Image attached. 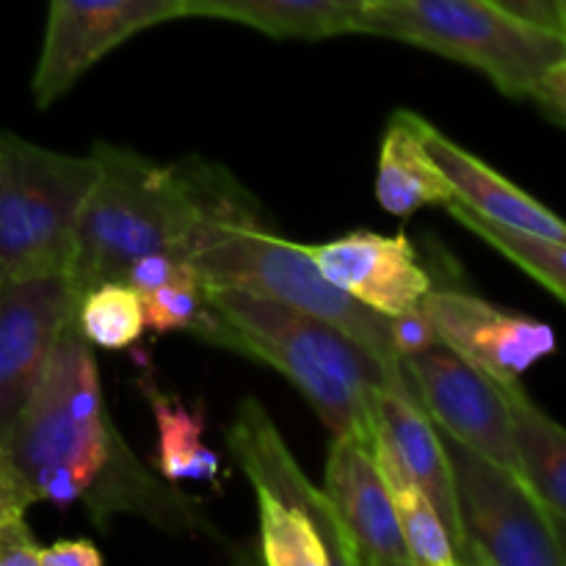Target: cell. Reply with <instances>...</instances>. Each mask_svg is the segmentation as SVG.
Returning <instances> with one entry per match:
<instances>
[{
  "label": "cell",
  "instance_id": "cell-29",
  "mask_svg": "<svg viewBox=\"0 0 566 566\" xmlns=\"http://www.w3.org/2000/svg\"><path fill=\"white\" fill-rule=\"evenodd\" d=\"M33 503H36V495H33L31 484L20 473L9 451L0 446V525L25 520V512Z\"/></svg>",
  "mask_w": 566,
  "mask_h": 566
},
{
  "label": "cell",
  "instance_id": "cell-2",
  "mask_svg": "<svg viewBox=\"0 0 566 566\" xmlns=\"http://www.w3.org/2000/svg\"><path fill=\"white\" fill-rule=\"evenodd\" d=\"M208 298L221 318L219 348L280 370L332 434L374 446L379 392L403 370L387 368L348 332L258 293L208 285Z\"/></svg>",
  "mask_w": 566,
  "mask_h": 566
},
{
  "label": "cell",
  "instance_id": "cell-36",
  "mask_svg": "<svg viewBox=\"0 0 566 566\" xmlns=\"http://www.w3.org/2000/svg\"><path fill=\"white\" fill-rule=\"evenodd\" d=\"M562 70H564V72H566V59H564V61H562Z\"/></svg>",
  "mask_w": 566,
  "mask_h": 566
},
{
  "label": "cell",
  "instance_id": "cell-1",
  "mask_svg": "<svg viewBox=\"0 0 566 566\" xmlns=\"http://www.w3.org/2000/svg\"><path fill=\"white\" fill-rule=\"evenodd\" d=\"M97 177L83 202L72 252V293L122 280L133 260L153 252L188 258L199 224L227 171L188 158L158 164L133 149L97 144L92 149Z\"/></svg>",
  "mask_w": 566,
  "mask_h": 566
},
{
  "label": "cell",
  "instance_id": "cell-3",
  "mask_svg": "<svg viewBox=\"0 0 566 566\" xmlns=\"http://www.w3.org/2000/svg\"><path fill=\"white\" fill-rule=\"evenodd\" d=\"M188 260L208 285L241 287L326 321L363 343L390 370H403L390 340V318L332 285L304 243L271 232L258 202L232 175L210 202Z\"/></svg>",
  "mask_w": 566,
  "mask_h": 566
},
{
  "label": "cell",
  "instance_id": "cell-28",
  "mask_svg": "<svg viewBox=\"0 0 566 566\" xmlns=\"http://www.w3.org/2000/svg\"><path fill=\"white\" fill-rule=\"evenodd\" d=\"M390 340L401 363L409 357H418V354H426L429 348L442 343L423 304L407 310V313L390 315Z\"/></svg>",
  "mask_w": 566,
  "mask_h": 566
},
{
  "label": "cell",
  "instance_id": "cell-11",
  "mask_svg": "<svg viewBox=\"0 0 566 566\" xmlns=\"http://www.w3.org/2000/svg\"><path fill=\"white\" fill-rule=\"evenodd\" d=\"M420 304L440 340L495 381H520L558 348L551 324L509 313L468 291L431 287Z\"/></svg>",
  "mask_w": 566,
  "mask_h": 566
},
{
  "label": "cell",
  "instance_id": "cell-8",
  "mask_svg": "<svg viewBox=\"0 0 566 566\" xmlns=\"http://www.w3.org/2000/svg\"><path fill=\"white\" fill-rule=\"evenodd\" d=\"M401 365L409 387L442 434L523 475L501 381L464 363L446 343Z\"/></svg>",
  "mask_w": 566,
  "mask_h": 566
},
{
  "label": "cell",
  "instance_id": "cell-25",
  "mask_svg": "<svg viewBox=\"0 0 566 566\" xmlns=\"http://www.w3.org/2000/svg\"><path fill=\"white\" fill-rule=\"evenodd\" d=\"M144 307V324L158 335L188 332L199 340L219 346L221 318L208 298V282H175L138 293Z\"/></svg>",
  "mask_w": 566,
  "mask_h": 566
},
{
  "label": "cell",
  "instance_id": "cell-21",
  "mask_svg": "<svg viewBox=\"0 0 566 566\" xmlns=\"http://www.w3.org/2000/svg\"><path fill=\"white\" fill-rule=\"evenodd\" d=\"M374 459L379 464V473L385 479L387 492H390L392 509H396L398 525H401L403 542H407V551L412 556V564L418 566H457L459 556L457 547H453L451 534L442 525L440 514L431 506L429 495L423 492V486L415 481V475L409 473L407 464L401 462V457L396 453V448L390 446V440L385 437V431L376 423V437H374Z\"/></svg>",
  "mask_w": 566,
  "mask_h": 566
},
{
  "label": "cell",
  "instance_id": "cell-23",
  "mask_svg": "<svg viewBox=\"0 0 566 566\" xmlns=\"http://www.w3.org/2000/svg\"><path fill=\"white\" fill-rule=\"evenodd\" d=\"M446 208L459 224H464L470 232H475L481 241L490 243L492 249H497L503 258L512 260L517 269H523L525 274L534 276L542 287H547L553 296H558L566 304V241L528 235V232L495 224V221L484 219V216H479L475 210L464 208L457 199H451Z\"/></svg>",
  "mask_w": 566,
  "mask_h": 566
},
{
  "label": "cell",
  "instance_id": "cell-7",
  "mask_svg": "<svg viewBox=\"0 0 566 566\" xmlns=\"http://www.w3.org/2000/svg\"><path fill=\"white\" fill-rule=\"evenodd\" d=\"M446 437L462 523V564L566 566L551 509L528 481L484 453Z\"/></svg>",
  "mask_w": 566,
  "mask_h": 566
},
{
  "label": "cell",
  "instance_id": "cell-24",
  "mask_svg": "<svg viewBox=\"0 0 566 566\" xmlns=\"http://www.w3.org/2000/svg\"><path fill=\"white\" fill-rule=\"evenodd\" d=\"M75 321L88 346L105 348V352L130 348L133 343H138L142 332L147 329L142 296L122 280L88 287L77 298Z\"/></svg>",
  "mask_w": 566,
  "mask_h": 566
},
{
  "label": "cell",
  "instance_id": "cell-34",
  "mask_svg": "<svg viewBox=\"0 0 566 566\" xmlns=\"http://www.w3.org/2000/svg\"><path fill=\"white\" fill-rule=\"evenodd\" d=\"M558 11H562V22H564V36H566V0H556Z\"/></svg>",
  "mask_w": 566,
  "mask_h": 566
},
{
  "label": "cell",
  "instance_id": "cell-10",
  "mask_svg": "<svg viewBox=\"0 0 566 566\" xmlns=\"http://www.w3.org/2000/svg\"><path fill=\"white\" fill-rule=\"evenodd\" d=\"M77 298L66 276L6 280L0 287V446L31 401Z\"/></svg>",
  "mask_w": 566,
  "mask_h": 566
},
{
  "label": "cell",
  "instance_id": "cell-5",
  "mask_svg": "<svg viewBox=\"0 0 566 566\" xmlns=\"http://www.w3.org/2000/svg\"><path fill=\"white\" fill-rule=\"evenodd\" d=\"M357 33L396 39L484 72L509 97H531L566 59V36L490 0H368Z\"/></svg>",
  "mask_w": 566,
  "mask_h": 566
},
{
  "label": "cell",
  "instance_id": "cell-30",
  "mask_svg": "<svg viewBox=\"0 0 566 566\" xmlns=\"http://www.w3.org/2000/svg\"><path fill=\"white\" fill-rule=\"evenodd\" d=\"M42 545L33 539L25 520L0 525V566H39Z\"/></svg>",
  "mask_w": 566,
  "mask_h": 566
},
{
  "label": "cell",
  "instance_id": "cell-17",
  "mask_svg": "<svg viewBox=\"0 0 566 566\" xmlns=\"http://www.w3.org/2000/svg\"><path fill=\"white\" fill-rule=\"evenodd\" d=\"M81 503L99 528H105L119 514H133L160 528L219 536V531L199 512L197 503L177 492L169 479H158L147 464H142V459L130 451L125 440L116 442L114 453L92 481Z\"/></svg>",
  "mask_w": 566,
  "mask_h": 566
},
{
  "label": "cell",
  "instance_id": "cell-31",
  "mask_svg": "<svg viewBox=\"0 0 566 566\" xmlns=\"http://www.w3.org/2000/svg\"><path fill=\"white\" fill-rule=\"evenodd\" d=\"M103 553L88 539H61L44 545L39 566H103Z\"/></svg>",
  "mask_w": 566,
  "mask_h": 566
},
{
  "label": "cell",
  "instance_id": "cell-4",
  "mask_svg": "<svg viewBox=\"0 0 566 566\" xmlns=\"http://www.w3.org/2000/svg\"><path fill=\"white\" fill-rule=\"evenodd\" d=\"M119 440L105 409L94 352L72 315L6 451L31 484L36 503L66 509L81 503Z\"/></svg>",
  "mask_w": 566,
  "mask_h": 566
},
{
  "label": "cell",
  "instance_id": "cell-32",
  "mask_svg": "<svg viewBox=\"0 0 566 566\" xmlns=\"http://www.w3.org/2000/svg\"><path fill=\"white\" fill-rule=\"evenodd\" d=\"M490 3L501 6L509 14L520 17V20L531 22V25L547 28V31L564 33L562 11H558L556 0H490Z\"/></svg>",
  "mask_w": 566,
  "mask_h": 566
},
{
  "label": "cell",
  "instance_id": "cell-35",
  "mask_svg": "<svg viewBox=\"0 0 566 566\" xmlns=\"http://www.w3.org/2000/svg\"><path fill=\"white\" fill-rule=\"evenodd\" d=\"M3 282H6V276H3V274H0V287H3Z\"/></svg>",
  "mask_w": 566,
  "mask_h": 566
},
{
  "label": "cell",
  "instance_id": "cell-16",
  "mask_svg": "<svg viewBox=\"0 0 566 566\" xmlns=\"http://www.w3.org/2000/svg\"><path fill=\"white\" fill-rule=\"evenodd\" d=\"M376 420H379V429L385 431V437L396 448L409 473L429 495L431 506L437 509L442 525L451 534L459 564H462V523H459L457 486H453V468L446 437L440 434L437 423L429 418L423 403L418 401L407 376L379 392Z\"/></svg>",
  "mask_w": 566,
  "mask_h": 566
},
{
  "label": "cell",
  "instance_id": "cell-12",
  "mask_svg": "<svg viewBox=\"0 0 566 566\" xmlns=\"http://www.w3.org/2000/svg\"><path fill=\"white\" fill-rule=\"evenodd\" d=\"M227 446L247 479L252 481L258 501H269L274 506L304 514L329 545L335 566H357L329 497L304 475L296 457L258 398H243L238 403L230 429H227Z\"/></svg>",
  "mask_w": 566,
  "mask_h": 566
},
{
  "label": "cell",
  "instance_id": "cell-22",
  "mask_svg": "<svg viewBox=\"0 0 566 566\" xmlns=\"http://www.w3.org/2000/svg\"><path fill=\"white\" fill-rule=\"evenodd\" d=\"M144 398L149 401L158 423V464L160 475L169 481H208L219 479V453L205 446V412L202 403L197 409L188 407L175 392H164L155 385L149 365L138 379Z\"/></svg>",
  "mask_w": 566,
  "mask_h": 566
},
{
  "label": "cell",
  "instance_id": "cell-13",
  "mask_svg": "<svg viewBox=\"0 0 566 566\" xmlns=\"http://www.w3.org/2000/svg\"><path fill=\"white\" fill-rule=\"evenodd\" d=\"M324 492L357 566H415L374 459V446L354 437H335L326 457Z\"/></svg>",
  "mask_w": 566,
  "mask_h": 566
},
{
  "label": "cell",
  "instance_id": "cell-18",
  "mask_svg": "<svg viewBox=\"0 0 566 566\" xmlns=\"http://www.w3.org/2000/svg\"><path fill=\"white\" fill-rule=\"evenodd\" d=\"M420 122L423 116L415 111H396L381 138L376 199L398 219L453 199L451 182L426 149Z\"/></svg>",
  "mask_w": 566,
  "mask_h": 566
},
{
  "label": "cell",
  "instance_id": "cell-9",
  "mask_svg": "<svg viewBox=\"0 0 566 566\" xmlns=\"http://www.w3.org/2000/svg\"><path fill=\"white\" fill-rule=\"evenodd\" d=\"M186 17V0H50L48 33L33 72L39 108L70 92L133 33Z\"/></svg>",
  "mask_w": 566,
  "mask_h": 566
},
{
  "label": "cell",
  "instance_id": "cell-27",
  "mask_svg": "<svg viewBox=\"0 0 566 566\" xmlns=\"http://www.w3.org/2000/svg\"><path fill=\"white\" fill-rule=\"evenodd\" d=\"M197 280H202L197 265H193L188 258H182V254H171V252L144 254V258L133 260V263L127 265L125 274H122V282H127V285L138 293L155 291V287H164V285H175V282H197Z\"/></svg>",
  "mask_w": 566,
  "mask_h": 566
},
{
  "label": "cell",
  "instance_id": "cell-15",
  "mask_svg": "<svg viewBox=\"0 0 566 566\" xmlns=\"http://www.w3.org/2000/svg\"><path fill=\"white\" fill-rule=\"evenodd\" d=\"M420 133H423V144L429 155L451 182L457 202L475 210L484 219L495 221V224L512 227V230L528 232V235L566 241V221L562 216L536 202L531 193L514 186L512 180L497 175L490 164H484L473 153L451 142L431 122H420Z\"/></svg>",
  "mask_w": 566,
  "mask_h": 566
},
{
  "label": "cell",
  "instance_id": "cell-14",
  "mask_svg": "<svg viewBox=\"0 0 566 566\" xmlns=\"http://www.w3.org/2000/svg\"><path fill=\"white\" fill-rule=\"evenodd\" d=\"M307 249L332 285L387 318L420 307L434 287L403 232L381 235L359 230Z\"/></svg>",
  "mask_w": 566,
  "mask_h": 566
},
{
  "label": "cell",
  "instance_id": "cell-20",
  "mask_svg": "<svg viewBox=\"0 0 566 566\" xmlns=\"http://www.w3.org/2000/svg\"><path fill=\"white\" fill-rule=\"evenodd\" d=\"M512 412L523 479L553 517L566 525V429L531 401L520 381H501Z\"/></svg>",
  "mask_w": 566,
  "mask_h": 566
},
{
  "label": "cell",
  "instance_id": "cell-33",
  "mask_svg": "<svg viewBox=\"0 0 566 566\" xmlns=\"http://www.w3.org/2000/svg\"><path fill=\"white\" fill-rule=\"evenodd\" d=\"M531 99H536V105H539L553 122L566 127V72L562 70V64L553 66V70L536 83L534 92H531Z\"/></svg>",
  "mask_w": 566,
  "mask_h": 566
},
{
  "label": "cell",
  "instance_id": "cell-6",
  "mask_svg": "<svg viewBox=\"0 0 566 566\" xmlns=\"http://www.w3.org/2000/svg\"><path fill=\"white\" fill-rule=\"evenodd\" d=\"M94 177L92 155L55 153L0 133V274L6 280L66 276Z\"/></svg>",
  "mask_w": 566,
  "mask_h": 566
},
{
  "label": "cell",
  "instance_id": "cell-19",
  "mask_svg": "<svg viewBox=\"0 0 566 566\" xmlns=\"http://www.w3.org/2000/svg\"><path fill=\"white\" fill-rule=\"evenodd\" d=\"M368 0H186V14L252 25L269 36L326 39L357 33Z\"/></svg>",
  "mask_w": 566,
  "mask_h": 566
},
{
  "label": "cell",
  "instance_id": "cell-26",
  "mask_svg": "<svg viewBox=\"0 0 566 566\" xmlns=\"http://www.w3.org/2000/svg\"><path fill=\"white\" fill-rule=\"evenodd\" d=\"M260 558L269 566H335L329 545L304 514L258 501Z\"/></svg>",
  "mask_w": 566,
  "mask_h": 566
}]
</instances>
